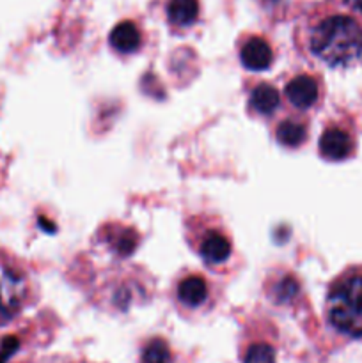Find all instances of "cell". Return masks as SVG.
Instances as JSON below:
<instances>
[{"label": "cell", "mask_w": 362, "mask_h": 363, "mask_svg": "<svg viewBox=\"0 0 362 363\" xmlns=\"http://www.w3.org/2000/svg\"><path fill=\"white\" fill-rule=\"evenodd\" d=\"M31 284L20 266L0 255V326L13 323L23 312Z\"/></svg>", "instance_id": "3"}, {"label": "cell", "mask_w": 362, "mask_h": 363, "mask_svg": "<svg viewBox=\"0 0 362 363\" xmlns=\"http://www.w3.org/2000/svg\"><path fill=\"white\" fill-rule=\"evenodd\" d=\"M167 21L172 28H190L201 14L199 0H169L165 7Z\"/></svg>", "instance_id": "11"}, {"label": "cell", "mask_w": 362, "mask_h": 363, "mask_svg": "<svg viewBox=\"0 0 362 363\" xmlns=\"http://www.w3.org/2000/svg\"><path fill=\"white\" fill-rule=\"evenodd\" d=\"M209 284L199 273H188L183 275L176 284V291H174V296L176 301L183 308L188 311H197V308L204 307L209 300Z\"/></svg>", "instance_id": "6"}, {"label": "cell", "mask_w": 362, "mask_h": 363, "mask_svg": "<svg viewBox=\"0 0 362 363\" xmlns=\"http://www.w3.org/2000/svg\"><path fill=\"white\" fill-rule=\"evenodd\" d=\"M243 363H277L275 350L266 342L251 344L243 354Z\"/></svg>", "instance_id": "14"}, {"label": "cell", "mask_w": 362, "mask_h": 363, "mask_svg": "<svg viewBox=\"0 0 362 363\" xmlns=\"http://www.w3.org/2000/svg\"><path fill=\"white\" fill-rule=\"evenodd\" d=\"M172 354H170L169 344L160 337L149 340L141 353V363H170Z\"/></svg>", "instance_id": "13"}, {"label": "cell", "mask_w": 362, "mask_h": 363, "mask_svg": "<svg viewBox=\"0 0 362 363\" xmlns=\"http://www.w3.org/2000/svg\"><path fill=\"white\" fill-rule=\"evenodd\" d=\"M305 52L329 67H351L362 59V25L344 13H312L297 30Z\"/></svg>", "instance_id": "1"}, {"label": "cell", "mask_w": 362, "mask_h": 363, "mask_svg": "<svg viewBox=\"0 0 362 363\" xmlns=\"http://www.w3.org/2000/svg\"><path fill=\"white\" fill-rule=\"evenodd\" d=\"M110 48L121 55H130L141 50L142 30L135 21L123 20L110 30L109 34Z\"/></svg>", "instance_id": "9"}, {"label": "cell", "mask_w": 362, "mask_h": 363, "mask_svg": "<svg viewBox=\"0 0 362 363\" xmlns=\"http://www.w3.org/2000/svg\"><path fill=\"white\" fill-rule=\"evenodd\" d=\"M275 138L280 145L287 149H298L307 140V126L304 121L286 117L275 126Z\"/></svg>", "instance_id": "12"}, {"label": "cell", "mask_w": 362, "mask_h": 363, "mask_svg": "<svg viewBox=\"0 0 362 363\" xmlns=\"http://www.w3.org/2000/svg\"><path fill=\"white\" fill-rule=\"evenodd\" d=\"M280 105V92L279 89L273 87L272 84H256L248 94V110L254 116L268 117L277 112Z\"/></svg>", "instance_id": "10"}, {"label": "cell", "mask_w": 362, "mask_h": 363, "mask_svg": "<svg viewBox=\"0 0 362 363\" xmlns=\"http://www.w3.org/2000/svg\"><path fill=\"white\" fill-rule=\"evenodd\" d=\"M284 96L293 108L305 112L314 108L322 99V87L318 78L309 73H298L284 87Z\"/></svg>", "instance_id": "5"}, {"label": "cell", "mask_w": 362, "mask_h": 363, "mask_svg": "<svg viewBox=\"0 0 362 363\" xmlns=\"http://www.w3.org/2000/svg\"><path fill=\"white\" fill-rule=\"evenodd\" d=\"M343 2L346 4V6L350 7V9L357 11V13L362 14V0H343Z\"/></svg>", "instance_id": "15"}, {"label": "cell", "mask_w": 362, "mask_h": 363, "mask_svg": "<svg viewBox=\"0 0 362 363\" xmlns=\"http://www.w3.org/2000/svg\"><path fill=\"white\" fill-rule=\"evenodd\" d=\"M194 250L209 268L224 266L233 255V241L220 227L206 225L195 233Z\"/></svg>", "instance_id": "4"}, {"label": "cell", "mask_w": 362, "mask_h": 363, "mask_svg": "<svg viewBox=\"0 0 362 363\" xmlns=\"http://www.w3.org/2000/svg\"><path fill=\"white\" fill-rule=\"evenodd\" d=\"M330 326L351 339H362V266H353L332 280L325 298Z\"/></svg>", "instance_id": "2"}, {"label": "cell", "mask_w": 362, "mask_h": 363, "mask_svg": "<svg viewBox=\"0 0 362 363\" xmlns=\"http://www.w3.org/2000/svg\"><path fill=\"white\" fill-rule=\"evenodd\" d=\"M240 62L247 71H266L275 62V52L263 35H251L240 45Z\"/></svg>", "instance_id": "7"}, {"label": "cell", "mask_w": 362, "mask_h": 363, "mask_svg": "<svg viewBox=\"0 0 362 363\" xmlns=\"http://www.w3.org/2000/svg\"><path fill=\"white\" fill-rule=\"evenodd\" d=\"M353 137L341 126H329L322 133L318 149L327 162H343L353 155Z\"/></svg>", "instance_id": "8"}]
</instances>
